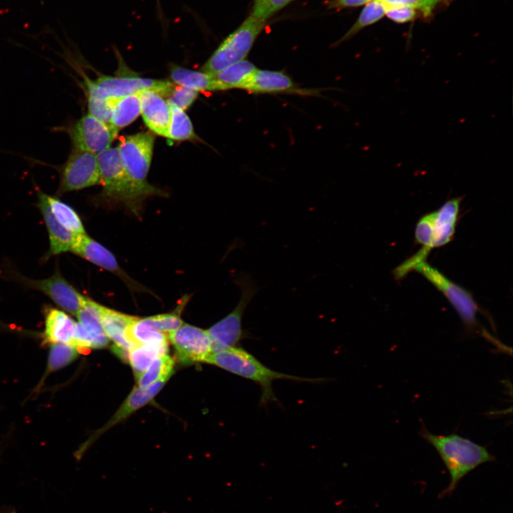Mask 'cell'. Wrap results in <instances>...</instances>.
Segmentation results:
<instances>
[{
    "label": "cell",
    "mask_w": 513,
    "mask_h": 513,
    "mask_svg": "<svg viewBox=\"0 0 513 513\" xmlns=\"http://www.w3.org/2000/svg\"><path fill=\"white\" fill-rule=\"evenodd\" d=\"M197 91L175 84L167 95V101L185 110L190 107L198 95Z\"/></svg>",
    "instance_id": "e575fe53"
},
{
    "label": "cell",
    "mask_w": 513,
    "mask_h": 513,
    "mask_svg": "<svg viewBox=\"0 0 513 513\" xmlns=\"http://www.w3.org/2000/svg\"><path fill=\"white\" fill-rule=\"evenodd\" d=\"M419 14L415 9L405 6H385V15L397 24H406L414 21Z\"/></svg>",
    "instance_id": "d590c367"
},
{
    "label": "cell",
    "mask_w": 513,
    "mask_h": 513,
    "mask_svg": "<svg viewBox=\"0 0 513 513\" xmlns=\"http://www.w3.org/2000/svg\"><path fill=\"white\" fill-rule=\"evenodd\" d=\"M462 197L446 201L433 212L431 249L446 245L455 235Z\"/></svg>",
    "instance_id": "d6986e66"
},
{
    "label": "cell",
    "mask_w": 513,
    "mask_h": 513,
    "mask_svg": "<svg viewBox=\"0 0 513 513\" xmlns=\"http://www.w3.org/2000/svg\"><path fill=\"white\" fill-rule=\"evenodd\" d=\"M66 131L70 137L73 150L95 155L110 147L117 135L108 124L89 113L69 125Z\"/></svg>",
    "instance_id": "30bf717a"
},
{
    "label": "cell",
    "mask_w": 513,
    "mask_h": 513,
    "mask_svg": "<svg viewBox=\"0 0 513 513\" xmlns=\"http://www.w3.org/2000/svg\"><path fill=\"white\" fill-rule=\"evenodd\" d=\"M86 93L101 98H120L154 90L162 96L167 95L175 83L170 81L155 80L135 76H100L93 81L85 77Z\"/></svg>",
    "instance_id": "52a82bcc"
},
{
    "label": "cell",
    "mask_w": 513,
    "mask_h": 513,
    "mask_svg": "<svg viewBox=\"0 0 513 513\" xmlns=\"http://www.w3.org/2000/svg\"><path fill=\"white\" fill-rule=\"evenodd\" d=\"M38 207L44 219L50 242V255L71 252L78 234L65 228L55 218L48 206L46 193L37 190Z\"/></svg>",
    "instance_id": "ac0fdd59"
},
{
    "label": "cell",
    "mask_w": 513,
    "mask_h": 513,
    "mask_svg": "<svg viewBox=\"0 0 513 513\" xmlns=\"http://www.w3.org/2000/svg\"><path fill=\"white\" fill-rule=\"evenodd\" d=\"M373 0H331L328 4L329 9H339L356 8L365 6Z\"/></svg>",
    "instance_id": "8d00e7d4"
},
{
    "label": "cell",
    "mask_w": 513,
    "mask_h": 513,
    "mask_svg": "<svg viewBox=\"0 0 513 513\" xmlns=\"http://www.w3.org/2000/svg\"><path fill=\"white\" fill-rule=\"evenodd\" d=\"M188 296H184L177 307L171 313L158 314L147 317L152 325L158 331L168 335L179 328L183 321L181 313L188 302Z\"/></svg>",
    "instance_id": "4dcf8cb0"
},
{
    "label": "cell",
    "mask_w": 513,
    "mask_h": 513,
    "mask_svg": "<svg viewBox=\"0 0 513 513\" xmlns=\"http://www.w3.org/2000/svg\"><path fill=\"white\" fill-rule=\"evenodd\" d=\"M154 144L155 137L146 132L123 136L117 147L123 166L142 199L163 194L147 180Z\"/></svg>",
    "instance_id": "3957f363"
},
{
    "label": "cell",
    "mask_w": 513,
    "mask_h": 513,
    "mask_svg": "<svg viewBox=\"0 0 513 513\" xmlns=\"http://www.w3.org/2000/svg\"><path fill=\"white\" fill-rule=\"evenodd\" d=\"M385 15V6L380 0H373L362 9L355 23L351 26L344 36L337 42L336 45L348 40L354 36L363 28L371 26Z\"/></svg>",
    "instance_id": "4316f807"
},
{
    "label": "cell",
    "mask_w": 513,
    "mask_h": 513,
    "mask_svg": "<svg viewBox=\"0 0 513 513\" xmlns=\"http://www.w3.org/2000/svg\"><path fill=\"white\" fill-rule=\"evenodd\" d=\"M204 363L214 365L234 375L258 384L261 390V404L276 401L272 383L276 380L321 383L323 378H307L274 370L266 366L252 353L241 347L213 352Z\"/></svg>",
    "instance_id": "7a4b0ae2"
},
{
    "label": "cell",
    "mask_w": 513,
    "mask_h": 513,
    "mask_svg": "<svg viewBox=\"0 0 513 513\" xmlns=\"http://www.w3.org/2000/svg\"><path fill=\"white\" fill-rule=\"evenodd\" d=\"M128 336L133 346L150 345L168 347L167 335L156 329L147 318L135 317L128 328Z\"/></svg>",
    "instance_id": "d4e9b609"
},
{
    "label": "cell",
    "mask_w": 513,
    "mask_h": 513,
    "mask_svg": "<svg viewBox=\"0 0 513 513\" xmlns=\"http://www.w3.org/2000/svg\"><path fill=\"white\" fill-rule=\"evenodd\" d=\"M76 325V323L64 311L48 309L45 316L44 338L49 343L73 346Z\"/></svg>",
    "instance_id": "44dd1931"
},
{
    "label": "cell",
    "mask_w": 513,
    "mask_h": 513,
    "mask_svg": "<svg viewBox=\"0 0 513 513\" xmlns=\"http://www.w3.org/2000/svg\"><path fill=\"white\" fill-rule=\"evenodd\" d=\"M174 365V360L167 353L156 357L147 368L137 378L138 387H147L158 380L169 379Z\"/></svg>",
    "instance_id": "f546056e"
},
{
    "label": "cell",
    "mask_w": 513,
    "mask_h": 513,
    "mask_svg": "<svg viewBox=\"0 0 513 513\" xmlns=\"http://www.w3.org/2000/svg\"><path fill=\"white\" fill-rule=\"evenodd\" d=\"M420 435L437 452L450 475V482L440 497L451 495L462 479L476 467L495 460L485 447L459 435H435L425 427Z\"/></svg>",
    "instance_id": "6da1fadb"
},
{
    "label": "cell",
    "mask_w": 513,
    "mask_h": 513,
    "mask_svg": "<svg viewBox=\"0 0 513 513\" xmlns=\"http://www.w3.org/2000/svg\"><path fill=\"white\" fill-rule=\"evenodd\" d=\"M236 283L241 291L237 305L225 317L207 330L212 341L213 352L237 347L239 342L247 336L242 327V316L247 306L256 295L257 287L247 274H240Z\"/></svg>",
    "instance_id": "5b68a950"
},
{
    "label": "cell",
    "mask_w": 513,
    "mask_h": 513,
    "mask_svg": "<svg viewBox=\"0 0 513 513\" xmlns=\"http://www.w3.org/2000/svg\"><path fill=\"white\" fill-rule=\"evenodd\" d=\"M102 184L97 155L72 150L60 170L58 195Z\"/></svg>",
    "instance_id": "9c48e42d"
},
{
    "label": "cell",
    "mask_w": 513,
    "mask_h": 513,
    "mask_svg": "<svg viewBox=\"0 0 513 513\" xmlns=\"http://www.w3.org/2000/svg\"><path fill=\"white\" fill-rule=\"evenodd\" d=\"M174 346L177 359L182 363L204 362L213 353L207 330L190 324H182L167 335Z\"/></svg>",
    "instance_id": "7c38bea8"
},
{
    "label": "cell",
    "mask_w": 513,
    "mask_h": 513,
    "mask_svg": "<svg viewBox=\"0 0 513 513\" xmlns=\"http://www.w3.org/2000/svg\"><path fill=\"white\" fill-rule=\"evenodd\" d=\"M46 197L51 212L60 224L74 234L86 233L80 217L70 205L57 197L46 194Z\"/></svg>",
    "instance_id": "484cf974"
},
{
    "label": "cell",
    "mask_w": 513,
    "mask_h": 513,
    "mask_svg": "<svg viewBox=\"0 0 513 513\" xmlns=\"http://www.w3.org/2000/svg\"><path fill=\"white\" fill-rule=\"evenodd\" d=\"M385 6H405L418 11L425 19L432 17L435 11L448 0H380Z\"/></svg>",
    "instance_id": "d6a6232c"
},
{
    "label": "cell",
    "mask_w": 513,
    "mask_h": 513,
    "mask_svg": "<svg viewBox=\"0 0 513 513\" xmlns=\"http://www.w3.org/2000/svg\"><path fill=\"white\" fill-rule=\"evenodd\" d=\"M168 347L150 345H138L130 348L128 352L127 361L136 378L140 376L157 356L166 354Z\"/></svg>",
    "instance_id": "83f0119b"
},
{
    "label": "cell",
    "mask_w": 513,
    "mask_h": 513,
    "mask_svg": "<svg viewBox=\"0 0 513 513\" xmlns=\"http://www.w3.org/2000/svg\"><path fill=\"white\" fill-rule=\"evenodd\" d=\"M103 194L108 199L125 204L137 213L142 197L129 178L117 147H109L97 155Z\"/></svg>",
    "instance_id": "8992f818"
},
{
    "label": "cell",
    "mask_w": 513,
    "mask_h": 513,
    "mask_svg": "<svg viewBox=\"0 0 513 513\" xmlns=\"http://www.w3.org/2000/svg\"><path fill=\"white\" fill-rule=\"evenodd\" d=\"M244 90L254 94L314 93L313 90L300 89L294 80L282 71L259 68Z\"/></svg>",
    "instance_id": "2e32d148"
},
{
    "label": "cell",
    "mask_w": 513,
    "mask_h": 513,
    "mask_svg": "<svg viewBox=\"0 0 513 513\" xmlns=\"http://www.w3.org/2000/svg\"><path fill=\"white\" fill-rule=\"evenodd\" d=\"M413 269L422 274L444 294L468 330L474 331L478 326V306L469 291L450 280L425 260L417 264Z\"/></svg>",
    "instance_id": "ba28073f"
},
{
    "label": "cell",
    "mask_w": 513,
    "mask_h": 513,
    "mask_svg": "<svg viewBox=\"0 0 513 513\" xmlns=\"http://www.w3.org/2000/svg\"><path fill=\"white\" fill-rule=\"evenodd\" d=\"M15 279L28 288L43 292L58 307L72 314L76 315L87 300V297L66 280L58 269L51 276L44 279L33 280L16 275Z\"/></svg>",
    "instance_id": "8fae6325"
},
{
    "label": "cell",
    "mask_w": 513,
    "mask_h": 513,
    "mask_svg": "<svg viewBox=\"0 0 513 513\" xmlns=\"http://www.w3.org/2000/svg\"><path fill=\"white\" fill-rule=\"evenodd\" d=\"M71 252L118 276L131 290L144 291V287L141 284L133 280L120 268L115 256L86 233L77 235Z\"/></svg>",
    "instance_id": "5bb4252c"
},
{
    "label": "cell",
    "mask_w": 513,
    "mask_h": 513,
    "mask_svg": "<svg viewBox=\"0 0 513 513\" xmlns=\"http://www.w3.org/2000/svg\"><path fill=\"white\" fill-rule=\"evenodd\" d=\"M172 82L199 91H222L213 74L174 66L170 69Z\"/></svg>",
    "instance_id": "7402d4cb"
},
{
    "label": "cell",
    "mask_w": 513,
    "mask_h": 513,
    "mask_svg": "<svg viewBox=\"0 0 513 513\" xmlns=\"http://www.w3.org/2000/svg\"><path fill=\"white\" fill-rule=\"evenodd\" d=\"M1 513H15V512L12 510H5L4 512H1Z\"/></svg>",
    "instance_id": "74e56055"
},
{
    "label": "cell",
    "mask_w": 513,
    "mask_h": 513,
    "mask_svg": "<svg viewBox=\"0 0 513 513\" xmlns=\"http://www.w3.org/2000/svg\"><path fill=\"white\" fill-rule=\"evenodd\" d=\"M256 69L253 63L244 59L213 75L221 85L222 91L231 89L244 90Z\"/></svg>",
    "instance_id": "cb8c5ba5"
},
{
    "label": "cell",
    "mask_w": 513,
    "mask_h": 513,
    "mask_svg": "<svg viewBox=\"0 0 513 513\" xmlns=\"http://www.w3.org/2000/svg\"><path fill=\"white\" fill-rule=\"evenodd\" d=\"M168 379H162L147 387L135 388L108 423L98 432L102 434L142 408L160 391Z\"/></svg>",
    "instance_id": "ffe728a7"
},
{
    "label": "cell",
    "mask_w": 513,
    "mask_h": 513,
    "mask_svg": "<svg viewBox=\"0 0 513 513\" xmlns=\"http://www.w3.org/2000/svg\"><path fill=\"white\" fill-rule=\"evenodd\" d=\"M168 102V101H167ZM170 121L167 138L175 141L191 140L195 138L192 123L185 110L169 103Z\"/></svg>",
    "instance_id": "f1b7e54d"
},
{
    "label": "cell",
    "mask_w": 513,
    "mask_h": 513,
    "mask_svg": "<svg viewBox=\"0 0 513 513\" xmlns=\"http://www.w3.org/2000/svg\"><path fill=\"white\" fill-rule=\"evenodd\" d=\"M266 21L250 16L220 43L202 66L201 71L215 74L225 67L246 58Z\"/></svg>",
    "instance_id": "277c9868"
},
{
    "label": "cell",
    "mask_w": 513,
    "mask_h": 513,
    "mask_svg": "<svg viewBox=\"0 0 513 513\" xmlns=\"http://www.w3.org/2000/svg\"><path fill=\"white\" fill-rule=\"evenodd\" d=\"M76 315L78 322L76 325L73 346L78 352L107 346L109 340L100 323L98 304L88 298Z\"/></svg>",
    "instance_id": "4fadbf2b"
},
{
    "label": "cell",
    "mask_w": 513,
    "mask_h": 513,
    "mask_svg": "<svg viewBox=\"0 0 513 513\" xmlns=\"http://www.w3.org/2000/svg\"><path fill=\"white\" fill-rule=\"evenodd\" d=\"M294 0H254L251 15L266 21Z\"/></svg>",
    "instance_id": "836d02e7"
},
{
    "label": "cell",
    "mask_w": 513,
    "mask_h": 513,
    "mask_svg": "<svg viewBox=\"0 0 513 513\" xmlns=\"http://www.w3.org/2000/svg\"><path fill=\"white\" fill-rule=\"evenodd\" d=\"M98 311L103 330L115 343L113 351L122 359L127 360L128 350L133 347L128 339V331L135 316L116 311L99 304Z\"/></svg>",
    "instance_id": "9a60e30c"
},
{
    "label": "cell",
    "mask_w": 513,
    "mask_h": 513,
    "mask_svg": "<svg viewBox=\"0 0 513 513\" xmlns=\"http://www.w3.org/2000/svg\"><path fill=\"white\" fill-rule=\"evenodd\" d=\"M112 111L109 125L116 133L132 123L140 114V93L110 98Z\"/></svg>",
    "instance_id": "603a6c76"
},
{
    "label": "cell",
    "mask_w": 513,
    "mask_h": 513,
    "mask_svg": "<svg viewBox=\"0 0 513 513\" xmlns=\"http://www.w3.org/2000/svg\"><path fill=\"white\" fill-rule=\"evenodd\" d=\"M140 114L147 127L152 133L167 138L171 116L167 100L154 90L140 93Z\"/></svg>",
    "instance_id": "e0dca14e"
},
{
    "label": "cell",
    "mask_w": 513,
    "mask_h": 513,
    "mask_svg": "<svg viewBox=\"0 0 513 513\" xmlns=\"http://www.w3.org/2000/svg\"><path fill=\"white\" fill-rule=\"evenodd\" d=\"M78 351L73 346L66 343H53L50 350L47 370L51 372L60 369L71 363L78 356Z\"/></svg>",
    "instance_id": "1f68e13d"
}]
</instances>
